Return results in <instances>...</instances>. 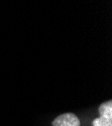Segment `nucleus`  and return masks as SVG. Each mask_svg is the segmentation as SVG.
<instances>
[{"label":"nucleus","instance_id":"nucleus-1","mask_svg":"<svg viewBox=\"0 0 112 126\" xmlns=\"http://www.w3.org/2000/svg\"><path fill=\"white\" fill-rule=\"evenodd\" d=\"M53 126H80V120L75 114L65 113L53 121Z\"/></svg>","mask_w":112,"mask_h":126},{"label":"nucleus","instance_id":"nucleus-2","mask_svg":"<svg viewBox=\"0 0 112 126\" xmlns=\"http://www.w3.org/2000/svg\"><path fill=\"white\" fill-rule=\"evenodd\" d=\"M99 113L101 117H105L112 120V102L109 100L101 104L99 107Z\"/></svg>","mask_w":112,"mask_h":126},{"label":"nucleus","instance_id":"nucleus-3","mask_svg":"<svg viewBox=\"0 0 112 126\" xmlns=\"http://www.w3.org/2000/svg\"><path fill=\"white\" fill-rule=\"evenodd\" d=\"M93 126H112V120L100 116L93 120Z\"/></svg>","mask_w":112,"mask_h":126}]
</instances>
